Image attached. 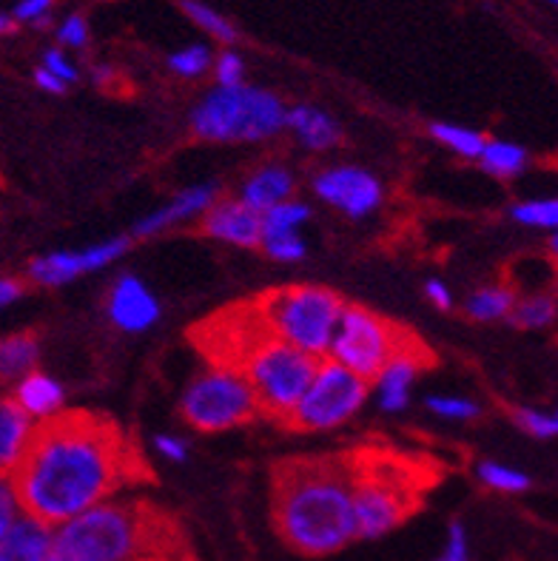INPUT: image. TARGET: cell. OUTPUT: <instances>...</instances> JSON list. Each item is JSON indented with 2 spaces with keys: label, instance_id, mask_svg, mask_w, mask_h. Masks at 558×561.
Segmentation results:
<instances>
[{
  "label": "cell",
  "instance_id": "cell-41",
  "mask_svg": "<svg viewBox=\"0 0 558 561\" xmlns=\"http://www.w3.org/2000/svg\"><path fill=\"white\" fill-rule=\"evenodd\" d=\"M155 448L157 454L163 456V459H169V462L180 465L189 459V445H185L180 436H171V434H157L155 436Z\"/></svg>",
  "mask_w": 558,
  "mask_h": 561
},
{
  "label": "cell",
  "instance_id": "cell-16",
  "mask_svg": "<svg viewBox=\"0 0 558 561\" xmlns=\"http://www.w3.org/2000/svg\"><path fill=\"white\" fill-rule=\"evenodd\" d=\"M424 365H433V354L428 345H419L413 351H405L396 359H390L385 368L376 374V399L379 408L388 413H399L408 408L410 388L417 382L419 370Z\"/></svg>",
  "mask_w": 558,
  "mask_h": 561
},
{
  "label": "cell",
  "instance_id": "cell-20",
  "mask_svg": "<svg viewBox=\"0 0 558 561\" xmlns=\"http://www.w3.org/2000/svg\"><path fill=\"white\" fill-rule=\"evenodd\" d=\"M52 530L55 527L23 513L0 541V561H52Z\"/></svg>",
  "mask_w": 558,
  "mask_h": 561
},
{
  "label": "cell",
  "instance_id": "cell-3",
  "mask_svg": "<svg viewBox=\"0 0 558 561\" xmlns=\"http://www.w3.org/2000/svg\"><path fill=\"white\" fill-rule=\"evenodd\" d=\"M166 548L169 522L137 499H109L52 530V561H140Z\"/></svg>",
  "mask_w": 558,
  "mask_h": 561
},
{
  "label": "cell",
  "instance_id": "cell-43",
  "mask_svg": "<svg viewBox=\"0 0 558 561\" xmlns=\"http://www.w3.org/2000/svg\"><path fill=\"white\" fill-rule=\"evenodd\" d=\"M424 294H428V299H431L436 308H442V311H451L453 308V297L442 279H428V283H424Z\"/></svg>",
  "mask_w": 558,
  "mask_h": 561
},
{
  "label": "cell",
  "instance_id": "cell-28",
  "mask_svg": "<svg viewBox=\"0 0 558 561\" xmlns=\"http://www.w3.org/2000/svg\"><path fill=\"white\" fill-rule=\"evenodd\" d=\"M476 477L485 488L496 493H524L531 491V477L522 473L519 468H510V465L493 462V459H485V462L476 465Z\"/></svg>",
  "mask_w": 558,
  "mask_h": 561
},
{
  "label": "cell",
  "instance_id": "cell-27",
  "mask_svg": "<svg viewBox=\"0 0 558 561\" xmlns=\"http://www.w3.org/2000/svg\"><path fill=\"white\" fill-rule=\"evenodd\" d=\"M311 217V208L305 206V203H297V199H285L280 206L269 208V211L260 214L262 220V240L265 237H276V234H294L305 220Z\"/></svg>",
  "mask_w": 558,
  "mask_h": 561
},
{
  "label": "cell",
  "instance_id": "cell-47",
  "mask_svg": "<svg viewBox=\"0 0 558 561\" xmlns=\"http://www.w3.org/2000/svg\"><path fill=\"white\" fill-rule=\"evenodd\" d=\"M140 561H166V556H149V559H140Z\"/></svg>",
  "mask_w": 558,
  "mask_h": 561
},
{
  "label": "cell",
  "instance_id": "cell-31",
  "mask_svg": "<svg viewBox=\"0 0 558 561\" xmlns=\"http://www.w3.org/2000/svg\"><path fill=\"white\" fill-rule=\"evenodd\" d=\"M510 214H513V220L522 222V226L547 228V231H556L558 226L556 199H527V203H519Z\"/></svg>",
  "mask_w": 558,
  "mask_h": 561
},
{
  "label": "cell",
  "instance_id": "cell-9",
  "mask_svg": "<svg viewBox=\"0 0 558 561\" xmlns=\"http://www.w3.org/2000/svg\"><path fill=\"white\" fill-rule=\"evenodd\" d=\"M368 385L333 359H319L314 377L283 425L299 434H319L351 422L368 399Z\"/></svg>",
  "mask_w": 558,
  "mask_h": 561
},
{
  "label": "cell",
  "instance_id": "cell-46",
  "mask_svg": "<svg viewBox=\"0 0 558 561\" xmlns=\"http://www.w3.org/2000/svg\"><path fill=\"white\" fill-rule=\"evenodd\" d=\"M9 28H12V18H7V14H0V35H7Z\"/></svg>",
  "mask_w": 558,
  "mask_h": 561
},
{
  "label": "cell",
  "instance_id": "cell-35",
  "mask_svg": "<svg viewBox=\"0 0 558 561\" xmlns=\"http://www.w3.org/2000/svg\"><path fill=\"white\" fill-rule=\"evenodd\" d=\"M260 249H265V254L271 260H280V263H299L305 256V242L303 237L294 231V234H276V237H265L260 242Z\"/></svg>",
  "mask_w": 558,
  "mask_h": 561
},
{
  "label": "cell",
  "instance_id": "cell-38",
  "mask_svg": "<svg viewBox=\"0 0 558 561\" xmlns=\"http://www.w3.org/2000/svg\"><path fill=\"white\" fill-rule=\"evenodd\" d=\"M436 561H470V541L462 522H453L447 530V545Z\"/></svg>",
  "mask_w": 558,
  "mask_h": 561
},
{
  "label": "cell",
  "instance_id": "cell-11",
  "mask_svg": "<svg viewBox=\"0 0 558 561\" xmlns=\"http://www.w3.org/2000/svg\"><path fill=\"white\" fill-rule=\"evenodd\" d=\"M265 336H271L269 325L262 320L260 308L251 302H237L226 311L214 313L200 325H194L191 340L203 351V356L217 368L240 370L242 359L260 345Z\"/></svg>",
  "mask_w": 558,
  "mask_h": 561
},
{
  "label": "cell",
  "instance_id": "cell-30",
  "mask_svg": "<svg viewBox=\"0 0 558 561\" xmlns=\"http://www.w3.org/2000/svg\"><path fill=\"white\" fill-rule=\"evenodd\" d=\"M183 12L189 14L191 21L197 23L200 28H205L208 35L217 37V41L223 43L237 41V28L231 26V21L223 18V14H219L217 9L208 7V3H200V0H183Z\"/></svg>",
  "mask_w": 558,
  "mask_h": 561
},
{
  "label": "cell",
  "instance_id": "cell-7",
  "mask_svg": "<svg viewBox=\"0 0 558 561\" xmlns=\"http://www.w3.org/2000/svg\"><path fill=\"white\" fill-rule=\"evenodd\" d=\"M419 345H424V342L417 334H410L408 328L396 325V322L385 320L382 313L368 311V308L345 302L337 331L331 336L328 359L345 365L348 370H354L356 377L371 382L390 359H396L405 351L419 348Z\"/></svg>",
  "mask_w": 558,
  "mask_h": 561
},
{
  "label": "cell",
  "instance_id": "cell-17",
  "mask_svg": "<svg viewBox=\"0 0 558 561\" xmlns=\"http://www.w3.org/2000/svg\"><path fill=\"white\" fill-rule=\"evenodd\" d=\"M214 199H217V185L214 183L191 185V188L180 192L178 197L171 199V203H166L163 208H157V211H151L149 217H143V220L137 222L135 234L137 237H155V234H160V231H166V228H174V226H180V222H189V220H194V217H203L205 208L212 206Z\"/></svg>",
  "mask_w": 558,
  "mask_h": 561
},
{
  "label": "cell",
  "instance_id": "cell-45",
  "mask_svg": "<svg viewBox=\"0 0 558 561\" xmlns=\"http://www.w3.org/2000/svg\"><path fill=\"white\" fill-rule=\"evenodd\" d=\"M35 83L41 85L43 92H49V94H64L66 92L64 80H57L55 75H49V71L43 69V66L35 71Z\"/></svg>",
  "mask_w": 558,
  "mask_h": 561
},
{
  "label": "cell",
  "instance_id": "cell-8",
  "mask_svg": "<svg viewBox=\"0 0 558 561\" xmlns=\"http://www.w3.org/2000/svg\"><path fill=\"white\" fill-rule=\"evenodd\" d=\"M317 363L319 359L271 334L242 359L237 374H242L246 382L251 385L260 413L276 422H285V416L294 411L311 382Z\"/></svg>",
  "mask_w": 558,
  "mask_h": 561
},
{
  "label": "cell",
  "instance_id": "cell-21",
  "mask_svg": "<svg viewBox=\"0 0 558 561\" xmlns=\"http://www.w3.org/2000/svg\"><path fill=\"white\" fill-rule=\"evenodd\" d=\"M294 188H297V180L285 165H265L242 183L240 199L248 208L262 214L294 197Z\"/></svg>",
  "mask_w": 558,
  "mask_h": 561
},
{
  "label": "cell",
  "instance_id": "cell-1",
  "mask_svg": "<svg viewBox=\"0 0 558 561\" xmlns=\"http://www.w3.org/2000/svg\"><path fill=\"white\" fill-rule=\"evenodd\" d=\"M149 479L143 454L112 416L60 411L37 422L12 473L26 516L57 527Z\"/></svg>",
  "mask_w": 558,
  "mask_h": 561
},
{
  "label": "cell",
  "instance_id": "cell-10",
  "mask_svg": "<svg viewBox=\"0 0 558 561\" xmlns=\"http://www.w3.org/2000/svg\"><path fill=\"white\" fill-rule=\"evenodd\" d=\"M183 420L203 434H219L257 420V399L242 374L228 368H205L191 379L180 402Z\"/></svg>",
  "mask_w": 558,
  "mask_h": 561
},
{
  "label": "cell",
  "instance_id": "cell-22",
  "mask_svg": "<svg viewBox=\"0 0 558 561\" xmlns=\"http://www.w3.org/2000/svg\"><path fill=\"white\" fill-rule=\"evenodd\" d=\"M285 128H291L305 149L311 151H328L342 140L340 123L317 106L285 108Z\"/></svg>",
  "mask_w": 558,
  "mask_h": 561
},
{
  "label": "cell",
  "instance_id": "cell-29",
  "mask_svg": "<svg viewBox=\"0 0 558 561\" xmlns=\"http://www.w3.org/2000/svg\"><path fill=\"white\" fill-rule=\"evenodd\" d=\"M431 135L445 149L456 151V154L467 157V160H479L481 149H485V140H488V137L474 131V128L453 126V123H431Z\"/></svg>",
  "mask_w": 558,
  "mask_h": 561
},
{
  "label": "cell",
  "instance_id": "cell-18",
  "mask_svg": "<svg viewBox=\"0 0 558 561\" xmlns=\"http://www.w3.org/2000/svg\"><path fill=\"white\" fill-rule=\"evenodd\" d=\"M37 422L29 420L21 405L9 397H0V477H12L26 454Z\"/></svg>",
  "mask_w": 558,
  "mask_h": 561
},
{
  "label": "cell",
  "instance_id": "cell-48",
  "mask_svg": "<svg viewBox=\"0 0 558 561\" xmlns=\"http://www.w3.org/2000/svg\"><path fill=\"white\" fill-rule=\"evenodd\" d=\"M547 3H553V7H556V3H558V0H547Z\"/></svg>",
  "mask_w": 558,
  "mask_h": 561
},
{
  "label": "cell",
  "instance_id": "cell-42",
  "mask_svg": "<svg viewBox=\"0 0 558 561\" xmlns=\"http://www.w3.org/2000/svg\"><path fill=\"white\" fill-rule=\"evenodd\" d=\"M52 3H55V0H21V3L14 7V21L43 23V18L52 12Z\"/></svg>",
  "mask_w": 558,
  "mask_h": 561
},
{
  "label": "cell",
  "instance_id": "cell-26",
  "mask_svg": "<svg viewBox=\"0 0 558 561\" xmlns=\"http://www.w3.org/2000/svg\"><path fill=\"white\" fill-rule=\"evenodd\" d=\"M556 294L542 291L533 294V297L516 299V306L510 311V320L516 322L519 328H531V331H538V328H550L556 322Z\"/></svg>",
  "mask_w": 558,
  "mask_h": 561
},
{
  "label": "cell",
  "instance_id": "cell-6",
  "mask_svg": "<svg viewBox=\"0 0 558 561\" xmlns=\"http://www.w3.org/2000/svg\"><path fill=\"white\" fill-rule=\"evenodd\" d=\"M191 128L208 142H260L285 128V103L257 85H217L191 114Z\"/></svg>",
  "mask_w": 558,
  "mask_h": 561
},
{
  "label": "cell",
  "instance_id": "cell-44",
  "mask_svg": "<svg viewBox=\"0 0 558 561\" xmlns=\"http://www.w3.org/2000/svg\"><path fill=\"white\" fill-rule=\"evenodd\" d=\"M23 291H26V288H23L21 279L0 277V311L12 306V302H18V299L23 297Z\"/></svg>",
  "mask_w": 558,
  "mask_h": 561
},
{
  "label": "cell",
  "instance_id": "cell-4",
  "mask_svg": "<svg viewBox=\"0 0 558 561\" xmlns=\"http://www.w3.org/2000/svg\"><path fill=\"white\" fill-rule=\"evenodd\" d=\"M354 488L356 539H379L402 525L419 507V468L413 459L385 448H356L348 454Z\"/></svg>",
  "mask_w": 558,
  "mask_h": 561
},
{
  "label": "cell",
  "instance_id": "cell-12",
  "mask_svg": "<svg viewBox=\"0 0 558 561\" xmlns=\"http://www.w3.org/2000/svg\"><path fill=\"white\" fill-rule=\"evenodd\" d=\"M314 192L322 197L331 208L342 211L345 217H368L382 206V183L356 165H333V169L319 171L314 178Z\"/></svg>",
  "mask_w": 558,
  "mask_h": 561
},
{
  "label": "cell",
  "instance_id": "cell-23",
  "mask_svg": "<svg viewBox=\"0 0 558 561\" xmlns=\"http://www.w3.org/2000/svg\"><path fill=\"white\" fill-rule=\"evenodd\" d=\"M41 356L37 336L21 331V334H9L0 340V391L9 385H18L26 374H32Z\"/></svg>",
  "mask_w": 558,
  "mask_h": 561
},
{
  "label": "cell",
  "instance_id": "cell-2",
  "mask_svg": "<svg viewBox=\"0 0 558 561\" xmlns=\"http://www.w3.org/2000/svg\"><path fill=\"white\" fill-rule=\"evenodd\" d=\"M274 525L303 556L340 553L356 539L348 454L297 456L274 468Z\"/></svg>",
  "mask_w": 558,
  "mask_h": 561
},
{
  "label": "cell",
  "instance_id": "cell-37",
  "mask_svg": "<svg viewBox=\"0 0 558 561\" xmlns=\"http://www.w3.org/2000/svg\"><path fill=\"white\" fill-rule=\"evenodd\" d=\"M214 78L217 85H237L246 80V64L237 51H223L214 64Z\"/></svg>",
  "mask_w": 558,
  "mask_h": 561
},
{
  "label": "cell",
  "instance_id": "cell-25",
  "mask_svg": "<svg viewBox=\"0 0 558 561\" xmlns=\"http://www.w3.org/2000/svg\"><path fill=\"white\" fill-rule=\"evenodd\" d=\"M481 169L493 174V178H516L527 165V151L519 142L508 140H485V149L479 154Z\"/></svg>",
  "mask_w": 558,
  "mask_h": 561
},
{
  "label": "cell",
  "instance_id": "cell-19",
  "mask_svg": "<svg viewBox=\"0 0 558 561\" xmlns=\"http://www.w3.org/2000/svg\"><path fill=\"white\" fill-rule=\"evenodd\" d=\"M14 402L21 405V411L26 413L29 420L46 422L52 416L64 411L66 391L64 385L52 379L49 374H41V370H32L21 382L14 385Z\"/></svg>",
  "mask_w": 558,
  "mask_h": 561
},
{
  "label": "cell",
  "instance_id": "cell-34",
  "mask_svg": "<svg viewBox=\"0 0 558 561\" xmlns=\"http://www.w3.org/2000/svg\"><path fill=\"white\" fill-rule=\"evenodd\" d=\"M428 411H433L442 420H453V422H470L479 416V405H476L474 399L467 397H428Z\"/></svg>",
  "mask_w": 558,
  "mask_h": 561
},
{
  "label": "cell",
  "instance_id": "cell-24",
  "mask_svg": "<svg viewBox=\"0 0 558 561\" xmlns=\"http://www.w3.org/2000/svg\"><path fill=\"white\" fill-rule=\"evenodd\" d=\"M513 306H516V291L513 288H508V285H488V288H479V291L467 297L465 311L476 322H496L510 317Z\"/></svg>",
  "mask_w": 558,
  "mask_h": 561
},
{
  "label": "cell",
  "instance_id": "cell-39",
  "mask_svg": "<svg viewBox=\"0 0 558 561\" xmlns=\"http://www.w3.org/2000/svg\"><path fill=\"white\" fill-rule=\"evenodd\" d=\"M57 41L69 46V49H83L89 43V23L80 14H69L60 26H57Z\"/></svg>",
  "mask_w": 558,
  "mask_h": 561
},
{
  "label": "cell",
  "instance_id": "cell-13",
  "mask_svg": "<svg viewBox=\"0 0 558 561\" xmlns=\"http://www.w3.org/2000/svg\"><path fill=\"white\" fill-rule=\"evenodd\" d=\"M128 245H132L128 237H114V240L98 242V245H89V249L55 251V254L37 256L35 263L29 265V277H32V283L46 285V288L66 285L71 279L83 277V274H92V271L117 263L128 251Z\"/></svg>",
  "mask_w": 558,
  "mask_h": 561
},
{
  "label": "cell",
  "instance_id": "cell-33",
  "mask_svg": "<svg viewBox=\"0 0 558 561\" xmlns=\"http://www.w3.org/2000/svg\"><path fill=\"white\" fill-rule=\"evenodd\" d=\"M169 66L180 78H200L212 66V51H208V46H200V43L197 46H185V49L174 51L169 57Z\"/></svg>",
  "mask_w": 558,
  "mask_h": 561
},
{
  "label": "cell",
  "instance_id": "cell-14",
  "mask_svg": "<svg viewBox=\"0 0 558 561\" xmlns=\"http://www.w3.org/2000/svg\"><path fill=\"white\" fill-rule=\"evenodd\" d=\"M106 308L114 325L126 331V334H143V331H149L160 320V302H157V297L146 288L143 279L132 277V274H123L112 285Z\"/></svg>",
  "mask_w": 558,
  "mask_h": 561
},
{
  "label": "cell",
  "instance_id": "cell-32",
  "mask_svg": "<svg viewBox=\"0 0 558 561\" xmlns=\"http://www.w3.org/2000/svg\"><path fill=\"white\" fill-rule=\"evenodd\" d=\"M513 422L522 427L524 434L533 439H553L558 434L556 411H538V408H516L513 411Z\"/></svg>",
  "mask_w": 558,
  "mask_h": 561
},
{
  "label": "cell",
  "instance_id": "cell-5",
  "mask_svg": "<svg viewBox=\"0 0 558 561\" xmlns=\"http://www.w3.org/2000/svg\"><path fill=\"white\" fill-rule=\"evenodd\" d=\"M254 306L276 340L314 359H326L345 299L322 285H288L260 294Z\"/></svg>",
  "mask_w": 558,
  "mask_h": 561
},
{
  "label": "cell",
  "instance_id": "cell-40",
  "mask_svg": "<svg viewBox=\"0 0 558 561\" xmlns=\"http://www.w3.org/2000/svg\"><path fill=\"white\" fill-rule=\"evenodd\" d=\"M43 69L49 71V75H55L57 80H64L66 85L78 80V66L71 64L69 57H66L60 49H49L46 55H43Z\"/></svg>",
  "mask_w": 558,
  "mask_h": 561
},
{
  "label": "cell",
  "instance_id": "cell-15",
  "mask_svg": "<svg viewBox=\"0 0 558 561\" xmlns=\"http://www.w3.org/2000/svg\"><path fill=\"white\" fill-rule=\"evenodd\" d=\"M203 231L219 242H231L240 249H260L262 220L254 208L242 199H214L203 214Z\"/></svg>",
  "mask_w": 558,
  "mask_h": 561
},
{
  "label": "cell",
  "instance_id": "cell-36",
  "mask_svg": "<svg viewBox=\"0 0 558 561\" xmlns=\"http://www.w3.org/2000/svg\"><path fill=\"white\" fill-rule=\"evenodd\" d=\"M23 516L21 499L14 491L12 477H0V541L7 539V534L14 527V522Z\"/></svg>",
  "mask_w": 558,
  "mask_h": 561
}]
</instances>
